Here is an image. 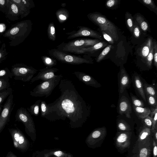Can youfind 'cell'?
<instances>
[{"mask_svg":"<svg viewBox=\"0 0 157 157\" xmlns=\"http://www.w3.org/2000/svg\"><path fill=\"white\" fill-rule=\"evenodd\" d=\"M58 88L61 94L53 102L47 104L48 111L44 118L50 121L67 119L71 128L81 127L89 116L90 107L70 80L62 78Z\"/></svg>","mask_w":157,"mask_h":157,"instance_id":"1","label":"cell"},{"mask_svg":"<svg viewBox=\"0 0 157 157\" xmlns=\"http://www.w3.org/2000/svg\"><path fill=\"white\" fill-rule=\"evenodd\" d=\"M31 28L30 21H23L11 27L4 34L3 36L8 37L11 40L10 45L16 46L24 40L30 32Z\"/></svg>","mask_w":157,"mask_h":157,"instance_id":"2","label":"cell"},{"mask_svg":"<svg viewBox=\"0 0 157 157\" xmlns=\"http://www.w3.org/2000/svg\"><path fill=\"white\" fill-rule=\"evenodd\" d=\"M63 77L61 74L56 75L52 79L42 82L30 92V95L34 97H48L58 85Z\"/></svg>","mask_w":157,"mask_h":157,"instance_id":"3","label":"cell"},{"mask_svg":"<svg viewBox=\"0 0 157 157\" xmlns=\"http://www.w3.org/2000/svg\"><path fill=\"white\" fill-rule=\"evenodd\" d=\"M89 19L98 25L102 31L110 36L113 39L117 41L118 36L115 25L104 16L96 13H92L87 15Z\"/></svg>","mask_w":157,"mask_h":157,"instance_id":"4","label":"cell"},{"mask_svg":"<svg viewBox=\"0 0 157 157\" xmlns=\"http://www.w3.org/2000/svg\"><path fill=\"white\" fill-rule=\"evenodd\" d=\"M48 54L56 60L67 64L78 65L84 63H93L92 61L89 59L63 52L57 49H53L49 50Z\"/></svg>","mask_w":157,"mask_h":157,"instance_id":"5","label":"cell"},{"mask_svg":"<svg viewBox=\"0 0 157 157\" xmlns=\"http://www.w3.org/2000/svg\"><path fill=\"white\" fill-rule=\"evenodd\" d=\"M15 121L22 122L25 126V131L33 140L36 139V130L34 123L31 115L27 109L21 107L17 111Z\"/></svg>","mask_w":157,"mask_h":157,"instance_id":"6","label":"cell"},{"mask_svg":"<svg viewBox=\"0 0 157 157\" xmlns=\"http://www.w3.org/2000/svg\"><path fill=\"white\" fill-rule=\"evenodd\" d=\"M37 71L33 67L22 64H17L12 67L10 71L15 80L27 82L31 80Z\"/></svg>","mask_w":157,"mask_h":157,"instance_id":"7","label":"cell"},{"mask_svg":"<svg viewBox=\"0 0 157 157\" xmlns=\"http://www.w3.org/2000/svg\"><path fill=\"white\" fill-rule=\"evenodd\" d=\"M107 134L105 127L96 128L88 136L86 143L90 148H94L100 146L105 138Z\"/></svg>","mask_w":157,"mask_h":157,"instance_id":"8","label":"cell"},{"mask_svg":"<svg viewBox=\"0 0 157 157\" xmlns=\"http://www.w3.org/2000/svg\"><path fill=\"white\" fill-rule=\"evenodd\" d=\"M13 95L12 92L3 105L2 109L0 115V132L10 121L11 113L15 106L13 102Z\"/></svg>","mask_w":157,"mask_h":157,"instance_id":"9","label":"cell"},{"mask_svg":"<svg viewBox=\"0 0 157 157\" xmlns=\"http://www.w3.org/2000/svg\"><path fill=\"white\" fill-rule=\"evenodd\" d=\"M99 42L97 39H79L71 40L67 43L63 42L57 48V49L79 48L93 46Z\"/></svg>","mask_w":157,"mask_h":157,"instance_id":"10","label":"cell"},{"mask_svg":"<svg viewBox=\"0 0 157 157\" xmlns=\"http://www.w3.org/2000/svg\"><path fill=\"white\" fill-rule=\"evenodd\" d=\"M77 31H73L67 33L69 35L67 38L68 39H73L79 37H90L102 39L101 36L96 32L88 27L80 26Z\"/></svg>","mask_w":157,"mask_h":157,"instance_id":"11","label":"cell"},{"mask_svg":"<svg viewBox=\"0 0 157 157\" xmlns=\"http://www.w3.org/2000/svg\"><path fill=\"white\" fill-rule=\"evenodd\" d=\"M107 44L104 41L100 42L93 46L86 48H60L58 49L65 52L81 54L88 52L93 53L95 51L106 46Z\"/></svg>","mask_w":157,"mask_h":157,"instance_id":"12","label":"cell"},{"mask_svg":"<svg viewBox=\"0 0 157 157\" xmlns=\"http://www.w3.org/2000/svg\"><path fill=\"white\" fill-rule=\"evenodd\" d=\"M118 92L119 95L127 89L130 88L131 80L125 69L121 68L118 76Z\"/></svg>","mask_w":157,"mask_h":157,"instance_id":"13","label":"cell"},{"mask_svg":"<svg viewBox=\"0 0 157 157\" xmlns=\"http://www.w3.org/2000/svg\"><path fill=\"white\" fill-rule=\"evenodd\" d=\"M132 108L129 100L127 97L122 95L120 98L117 105V112L119 114L125 115L127 118H131Z\"/></svg>","mask_w":157,"mask_h":157,"instance_id":"14","label":"cell"},{"mask_svg":"<svg viewBox=\"0 0 157 157\" xmlns=\"http://www.w3.org/2000/svg\"><path fill=\"white\" fill-rule=\"evenodd\" d=\"M58 70L57 68L48 67L40 69L37 75L32 79L31 82L33 83L38 80L44 82L52 79L56 75L55 73Z\"/></svg>","mask_w":157,"mask_h":157,"instance_id":"15","label":"cell"},{"mask_svg":"<svg viewBox=\"0 0 157 157\" xmlns=\"http://www.w3.org/2000/svg\"><path fill=\"white\" fill-rule=\"evenodd\" d=\"M132 134L130 131L118 132L115 140L117 147L121 150L129 147L130 144Z\"/></svg>","mask_w":157,"mask_h":157,"instance_id":"16","label":"cell"},{"mask_svg":"<svg viewBox=\"0 0 157 157\" xmlns=\"http://www.w3.org/2000/svg\"><path fill=\"white\" fill-rule=\"evenodd\" d=\"M74 74L78 80L86 85L95 88H99L101 85L94 78L85 73L78 71L74 72Z\"/></svg>","mask_w":157,"mask_h":157,"instance_id":"17","label":"cell"},{"mask_svg":"<svg viewBox=\"0 0 157 157\" xmlns=\"http://www.w3.org/2000/svg\"><path fill=\"white\" fill-rule=\"evenodd\" d=\"M9 131L13 136L14 144L16 147H21V148L25 149L27 147L28 142L19 129H10Z\"/></svg>","mask_w":157,"mask_h":157,"instance_id":"18","label":"cell"},{"mask_svg":"<svg viewBox=\"0 0 157 157\" xmlns=\"http://www.w3.org/2000/svg\"><path fill=\"white\" fill-rule=\"evenodd\" d=\"M17 6L21 18L26 17L30 13V9L33 7V2L29 0H12Z\"/></svg>","mask_w":157,"mask_h":157,"instance_id":"19","label":"cell"},{"mask_svg":"<svg viewBox=\"0 0 157 157\" xmlns=\"http://www.w3.org/2000/svg\"><path fill=\"white\" fill-rule=\"evenodd\" d=\"M132 81L134 88L141 98L146 102L147 100L143 86V82L140 75L135 73L132 76Z\"/></svg>","mask_w":157,"mask_h":157,"instance_id":"20","label":"cell"},{"mask_svg":"<svg viewBox=\"0 0 157 157\" xmlns=\"http://www.w3.org/2000/svg\"><path fill=\"white\" fill-rule=\"evenodd\" d=\"M8 8L6 17L11 20H17L20 16L19 11L17 5L12 0L8 1Z\"/></svg>","mask_w":157,"mask_h":157,"instance_id":"21","label":"cell"},{"mask_svg":"<svg viewBox=\"0 0 157 157\" xmlns=\"http://www.w3.org/2000/svg\"><path fill=\"white\" fill-rule=\"evenodd\" d=\"M133 110L138 118L142 120L149 115L151 109L147 107H136L133 105Z\"/></svg>","mask_w":157,"mask_h":157,"instance_id":"22","label":"cell"},{"mask_svg":"<svg viewBox=\"0 0 157 157\" xmlns=\"http://www.w3.org/2000/svg\"><path fill=\"white\" fill-rule=\"evenodd\" d=\"M56 15L57 19L60 23L65 22L69 17V12L66 9L61 8L57 10Z\"/></svg>","mask_w":157,"mask_h":157,"instance_id":"23","label":"cell"},{"mask_svg":"<svg viewBox=\"0 0 157 157\" xmlns=\"http://www.w3.org/2000/svg\"><path fill=\"white\" fill-rule=\"evenodd\" d=\"M153 45L152 38H149L146 41L145 44L142 48L140 55L143 58L146 59Z\"/></svg>","mask_w":157,"mask_h":157,"instance_id":"24","label":"cell"},{"mask_svg":"<svg viewBox=\"0 0 157 157\" xmlns=\"http://www.w3.org/2000/svg\"><path fill=\"white\" fill-rule=\"evenodd\" d=\"M151 131V128L144 127L139 135L138 142H147V138L150 135Z\"/></svg>","mask_w":157,"mask_h":157,"instance_id":"25","label":"cell"},{"mask_svg":"<svg viewBox=\"0 0 157 157\" xmlns=\"http://www.w3.org/2000/svg\"><path fill=\"white\" fill-rule=\"evenodd\" d=\"M41 100H38L29 108H27V110L31 115L37 116L39 114V109Z\"/></svg>","mask_w":157,"mask_h":157,"instance_id":"26","label":"cell"},{"mask_svg":"<svg viewBox=\"0 0 157 157\" xmlns=\"http://www.w3.org/2000/svg\"><path fill=\"white\" fill-rule=\"evenodd\" d=\"M151 112L150 116L152 118V123L151 131L154 133L155 130H157V107L151 109Z\"/></svg>","mask_w":157,"mask_h":157,"instance_id":"27","label":"cell"},{"mask_svg":"<svg viewBox=\"0 0 157 157\" xmlns=\"http://www.w3.org/2000/svg\"><path fill=\"white\" fill-rule=\"evenodd\" d=\"M143 86L145 94L150 95L157 98V93L155 87L153 85L143 82Z\"/></svg>","mask_w":157,"mask_h":157,"instance_id":"28","label":"cell"},{"mask_svg":"<svg viewBox=\"0 0 157 157\" xmlns=\"http://www.w3.org/2000/svg\"><path fill=\"white\" fill-rule=\"evenodd\" d=\"M47 35L48 38L52 41H55L56 38V29L53 22L50 23L48 26Z\"/></svg>","mask_w":157,"mask_h":157,"instance_id":"29","label":"cell"},{"mask_svg":"<svg viewBox=\"0 0 157 157\" xmlns=\"http://www.w3.org/2000/svg\"><path fill=\"white\" fill-rule=\"evenodd\" d=\"M43 63L46 67H52L57 64L56 60L47 56H43L41 57Z\"/></svg>","mask_w":157,"mask_h":157,"instance_id":"30","label":"cell"},{"mask_svg":"<svg viewBox=\"0 0 157 157\" xmlns=\"http://www.w3.org/2000/svg\"><path fill=\"white\" fill-rule=\"evenodd\" d=\"M117 128L123 132L130 131L131 128L129 125L123 120H119L117 122Z\"/></svg>","mask_w":157,"mask_h":157,"instance_id":"31","label":"cell"},{"mask_svg":"<svg viewBox=\"0 0 157 157\" xmlns=\"http://www.w3.org/2000/svg\"><path fill=\"white\" fill-rule=\"evenodd\" d=\"M136 19L141 29L144 32H146L148 29V25L147 22L145 21L142 17L140 15H137Z\"/></svg>","mask_w":157,"mask_h":157,"instance_id":"32","label":"cell"},{"mask_svg":"<svg viewBox=\"0 0 157 157\" xmlns=\"http://www.w3.org/2000/svg\"><path fill=\"white\" fill-rule=\"evenodd\" d=\"M13 92V90L11 87L0 92V105H2V103Z\"/></svg>","mask_w":157,"mask_h":157,"instance_id":"33","label":"cell"},{"mask_svg":"<svg viewBox=\"0 0 157 157\" xmlns=\"http://www.w3.org/2000/svg\"><path fill=\"white\" fill-rule=\"evenodd\" d=\"M13 77L11 71L8 68L0 70V79H9L12 78Z\"/></svg>","mask_w":157,"mask_h":157,"instance_id":"34","label":"cell"},{"mask_svg":"<svg viewBox=\"0 0 157 157\" xmlns=\"http://www.w3.org/2000/svg\"><path fill=\"white\" fill-rule=\"evenodd\" d=\"M67 155L68 154L61 151L57 150L52 151L49 152L47 153L44 155V157H49L52 156L57 157L65 156L67 157Z\"/></svg>","mask_w":157,"mask_h":157,"instance_id":"35","label":"cell"},{"mask_svg":"<svg viewBox=\"0 0 157 157\" xmlns=\"http://www.w3.org/2000/svg\"><path fill=\"white\" fill-rule=\"evenodd\" d=\"M153 54L154 48L153 44L151 50L145 59L146 65L149 69H150L151 67L152 61L153 58Z\"/></svg>","mask_w":157,"mask_h":157,"instance_id":"36","label":"cell"},{"mask_svg":"<svg viewBox=\"0 0 157 157\" xmlns=\"http://www.w3.org/2000/svg\"><path fill=\"white\" fill-rule=\"evenodd\" d=\"M130 95L133 105L136 107H144V104L142 101L137 98L131 93H130Z\"/></svg>","mask_w":157,"mask_h":157,"instance_id":"37","label":"cell"},{"mask_svg":"<svg viewBox=\"0 0 157 157\" xmlns=\"http://www.w3.org/2000/svg\"><path fill=\"white\" fill-rule=\"evenodd\" d=\"M145 94L146 100L149 105L154 108L157 107V98L150 95Z\"/></svg>","mask_w":157,"mask_h":157,"instance_id":"38","label":"cell"},{"mask_svg":"<svg viewBox=\"0 0 157 157\" xmlns=\"http://www.w3.org/2000/svg\"><path fill=\"white\" fill-rule=\"evenodd\" d=\"M112 45H109L105 47L98 57L96 62H99L102 60L109 52L112 48Z\"/></svg>","mask_w":157,"mask_h":157,"instance_id":"39","label":"cell"},{"mask_svg":"<svg viewBox=\"0 0 157 157\" xmlns=\"http://www.w3.org/2000/svg\"><path fill=\"white\" fill-rule=\"evenodd\" d=\"M40 108L41 116L44 118L46 115L48 111L47 104L45 101L41 100Z\"/></svg>","mask_w":157,"mask_h":157,"instance_id":"40","label":"cell"},{"mask_svg":"<svg viewBox=\"0 0 157 157\" xmlns=\"http://www.w3.org/2000/svg\"><path fill=\"white\" fill-rule=\"evenodd\" d=\"M126 16L127 25L131 32L132 33L134 26L132 17L128 12L126 13Z\"/></svg>","mask_w":157,"mask_h":157,"instance_id":"41","label":"cell"},{"mask_svg":"<svg viewBox=\"0 0 157 157\" xmlns=\"http://www.w3.org/2000/svg\"><path fill=\"white\" fill-rule=\"evenodd\" d=\"M9 79H0V92L10 87Z\"/></svg>","mask_w":157,"mask_h":157,"instance_id":"42","label":"cell"},{"mask_svg":"<svg viewBox=\"0 0 157 157\" xmlns=\"http://www.w3.org/2000/svg\"><path fill=\"white\" fill-rule=\"evenodd\" d=\"M144 147L141 148L139 153V157H149L150 152L149 148Z\"/></svg>","mask_w":157,"mask_h":157,"instance_id":"43","label":"cell"},{"mask_svg":"<svg viewBox=\"0 0 157 157\" xmlns=\"http://www.w3.org/2000/svg\"><path fill=\"white\" fill-rule=\"evenodd\" d=\"M144 127L151 128L152 125V118L149 115L141 120Z\"/></svg>","mask_w":157,"mask_h":157,"instance_id":"44","label":"cell"},{"mask_svg":"<svg viewBox=\"0 0 157 157\" xmlns=\"http://www.w3.org/2000/svg\"><path fill=\"white\" fill-rule=\"evenodd\" d=\"M8 1L0 0V10L4 13H6V14L8 11Z\"/></svg>","mask_w":157,"mask_h":157,"instance_id":"45","label":"cell"},{"mask_svg":"<svg viewBox=\"0 0 157 157\" xmlns=\"http://www.w3.org/2000/svg\"><path fill=\"white\" fill-rule=\"evenodd\" d=\"M154 48L153 57L154 58V65L157 68V44L155 42H153Z\"/></svg>","mask_w":157,"mask_h":157,"instance_id":"46","label":"cell"},{"mask_svg":"<svg viewBox=\"0 0 157 157\" xmlns=\"http://www.w3.org/2000/svg\"><path fill=\"white\" fill-rule=\"evenodd\" d=\"M142 2L144 4L150 7L154 10H157V7L152 0H143Z\"/></svg>","mask_w":157,"mask_h":157,"instance_id":"47","label":"cell"},{"mask_svg":"<svg viewBox=\"0 0 157 157\" xmlns=\"http://www.w3.org/2000/svg\"><path fill=\"white\" fill-rule=\"evenodd\" d=\"M133 32L136 38H139L140 36V30L139 26L137 25H134Z\"/></svg>","mask_w":157,"mask_h":157,"instance_id":"48","label":"cell"},{"mask_svg":"<svg viewBox=\"0 0 157 157\" xmlns=\"http://www.w3.org/2000/svg\"><path fill=\"white\" fill-rule=\"evenodd\" d=\"M102 33L104 38L109 44H113L114 43V40L110 36L103 31H102Z\"/></svg>","mask_w":157,"mask_h":157,"instance_id":"49","label":"cell"},{"mask_svg":"<svg viewBox=\"0 0 157 157\" xmlns=\"http://www.w3.org/2000/svg\"><path fill=\"white\" fill-rule=\"evenodd\" d=\"M117 1V0H109L107 2L106 5L107 7L111 8L116 4Z\"/></svg>","mask_w":157,"mask_h":157,"instance_id":"50","label":"cell"},{"mask_svg":"<svg viewBox=\"0 0 157 157\" xmlns=\"http://www.w3.org/2000/svg\"><path fill=\"white\" fill-rule=\"evenodd\" d=\"M157 142L154 140H153V157H157Z\"/></svg>","mask_w":157,"mask_h":157,"instance_id":"51","label":"cell"},{"mask_svg":"<svg viewBox=\"0 0 157 157\" xmlns=\"http://www.w3.org/2000/svg\"><path fill=\"white\" fill-rule=\"evenodd\" d=\"M2 25H0V32H2L4 30V27Z\"/></svg>","mask_w":157,"mask_h":157,"instance_id":"52","label":"cell"},{"mask_svg":"<svg viewBox=\"0 0 157 157\" xmlns=\"http://www.w3.org/2000/svg\"><path fill=\"white\" fill-rule=\"evenodd\" d=\"M154 133H155V140L157 142V130H155Z\"/></svg>","mask_w":157,"mask_h":157,"instance_id":"53","label":"cell"},{"mask_svg":"<svg viewBox=\"0 0 157 157\" xmlns=\"http://www.w3.org/2000/svg\"><path fill=\"white\" fill-rule=\"evenodd\" d=\"M2 107H3V105H0V115L2 111Z\"/></svg>","mask_w":157,"mask_h":157,"instance_id":"54","label":"cell"},{"mask_svg":"<svg viewBox=\"0 0 157 157\" xmlns=\"http://www.w3.org/2000/svg\"><path fill=\"white\" fill-rule=\"evenodd\" d=\"M67 157H73L72 155L69 153V154H68V155H67Z\"/></svg>","mask_w":157,"mask_h":157,"instance_id":"55","label":"cell"},{"mask_svg":"<svg viewBox=\"0 0 157 157\" xmlns=\"http://www.w3.org/2000/svg\"><path fill=\"white\" fill-rule=\"evenodd\" d=\"M53 157H67L65 156H61L60 157H57V156H54Z\"/></svg>","mask_w":157,"mask_h":157,"instance_id":"56","label":"cell"}]
</instances>
